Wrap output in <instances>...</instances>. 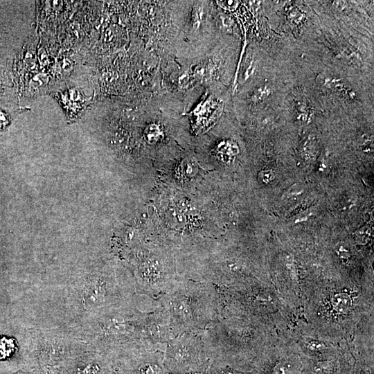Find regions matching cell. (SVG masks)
I'll list each match as a JSON object with an SVG mask.
<instances>
[{
  "instance_id": "cell-1",
  "label": "cell",
  "mask_w": 374,
  "mask_h": 374,
  "mask_svg": "<svg viewBox=\"0 0 374 374\" xmlns=\"http://www.w3.org/2000/svg\"><path fill=\"white\" fill-rule=\"evenodd\" d=\"M165 312L158 300L135 294L69 328L78 339L113 359L142 344H157Z\"/></svg>"
},
{
  "instance_id": "cell-2",
  "label": "cell",
  "mask_w": 374,
  "mask_h": 374,
  "mask_svg": "<svg viewBox=\"0 0 374 374\" xmlns=\"http://www.w3.org/2000/svg\"><path fill=\"white\" fill-rule=\"evenodd\" d=\"M135 294L134 281L123 282L112 274L96 271L80 276L65 286L64 308L74 326Z\"/></svg>"
},
{
  "instance_id": "cell-3",
  "label": "cell",
  "mask_w": 374,
  "mask_h": 374,
  "mask_svg": "<svg viewBox=\"0 0 374 374\" xmlns=\"http://www.w3.org/2000/svg\"><path fill=\"white\" fill-rule=\"evenodd\" d=\"M213 286L178 278L157 300L167 312L175 336L189 331H204L215 322Z\"/></svg>"
},
{
  "instance_id": "cell-4",
  "label": "cell",
  "mask_w": 374,
  "mask_h": 374,
  "mask_svg": "<svg viewBox=\"0 0 374 374\" xmlns=\"http://www.w3.org/2000/svg\"><path fill=\"white\" fill-rule=\"evenodd\" d=\"M87 344L69 330H35L30 332V368L17 374H64L68 362Z\"/></svg>"
},
{
  "instance_id": "cell-5",
  "label": "cell",
  "mask_w": 374,
  "mask_h": 374,
  "mask_svg": "<svg viewBox=\"0 0 374 374\" xmlns=\"http://www.w3.org/2000/svg\"><path fill=\"white\" fill-rule=\"evenodd\" d=\"M181 14L178 17L179 39L188 51L197 55V47L203 46L209 24V3L204 1L182 2Z\"/></svg>"
},
{
  "instance_id": "cell-6",
  "label": "cell",
  "mask_w": 374,
  "mask_h": 374,
  "mask_svg": "<svg viewBox=\"0 0 374 374\" xmlns=\"http://www.w3.org/2000/svg\"><path fill=\"white\" fill-rule=\"evenodd\" d=\"M202 332H183L168 341L163 353L167 363L175 368H183L195 363L201 355L205 354L207 348Z\"/></svg>"
},
{
  "instance_id": "cell-7",
  "label": "cell",
  "mask_w": 374,
  "mask_h": 374,
  "mask_svg": "<svg viewBox=\"0 0 374 374\" xmlns=\"http://www.w3.org/2000/svg\"><path fill=\"white\" fill-rule=\"evenodd\" d=\"M112 359L87 345L83 351L68 362L65 374H112Z\"/></svg>"
},
{
  "instance_id": "cell-8",
  "label": "cell",
  "mask_w": 374,
  "mask_h": 374,
  "mask_svg": "<svg viewBox=\"0 0 374 374\" xmlns=\"http://www.w3.org/2000/svg\"><path fill=\"white\" fill-rule=\"evenodd\" d=\"M127 371H131L133 374H164L162 366L154 361L142 362Z\"/></svg>"
},
{
  "instance_id": "cell-9",
  "label": "cell",
  "mask_w": 374,
  "mask_h": 374,
  "mask_svg": "<svg viewBox=\"0 0 374 374\" xmlns=\"http://www.w3.org/2000/svg\"><path fill=\"white\" fill-rule=\"evenodd\" d=\"M334 310L339 314L348 312L352 306V300L346 293H338L334 295L332 299Z\"/></svg>"
},
{
  "instance_id": "cell-10",
  "label": "cell",
  "mask_w": 374,
  "mask_h": 374,
  "mask_svg": "<svg viewBox=\"0 0 374 374\" xmlns=\"http://www.w3.org/2000/svg\"><path fill=\"white\" fill-rule=\"evenodd\" d=\"M17 348L15 339L10 337H0V360L10 357Z\"/></svg>"
},
{
  "instance_id": "cell-11",
  "label": "cell",
  "mask_w": 374,
  "mask_h": 374,
  "mask_svg": "<svg viewBox=\"0 0 374 374\" xmlns=\"http://www.w3.org/2000/svg\"><path fill=\"white\" fill-rule=\"evenodd\" d=\"M289 371V365L285 362H280L274 366L271 374H288Z\"/></svg>"
},
{
  "instance_id": "cell-12",
  "label": "cell",
  "mask_w": 374,
  "mask_h": 374,
  "mask_svg": "<svg viewBox=\"0 0 374 374\" xmlns=\"http://www.w3.org/2000/svg\"><path fill=\"white\" fill-rule=\"evenodd\" d=\"M323 345L319 344V342H312V344H310V348L312 350H319L322 348Z\"/></svg>"
},
{
  "instance_id": "cell-13",
  "label": "cell",
  "mask_w": 374,
  "mask_h": 374,
  "mask_svg": "<svg viewBox=\"0 0 374 374\" xmlns=\"http://www.w3.org/2000/svg\"><path fill=\"white\" fill-rule=\"evenodd\" d=\"M165 374H179V373H166ZM182 374H206V373L195 372V373H182Z\"/></svg>"
},
{
  "instance_id": "cell-14",
  "label": "cell",
  "mask_w": 374,
  "mask_h": 374,
  "mask_svg": "<svg viewBox=\"0 0 374 374\" xmlns=\"http://www.w3.org/2000/svg\"><path fill=\"white\" fill-rule=\"evenodd\" d=\"M220 374H237V373L232 371H224L222 372Z\"/></svg>"
}]
</instances>
